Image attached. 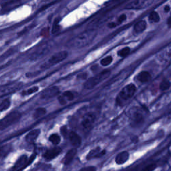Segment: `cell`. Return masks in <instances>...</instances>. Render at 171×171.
<instances>
[{
    "label": "cell",
    "instance_id": "6da1fadb",
    "mask_svg": "<svg viewBox=\"0 0 171 171\" xmlns=\"http://www.w3.org/2000/svg\"><path fill=\"white\" fill-rule=\"evenodd\" d=\"M96 36V31L89 30L83 31L71 40L69 45L73 48H81L90 44Z\"/></svg>",
    "mask_w": 171,
    "mask_h": 171
},
{
    "label": "cell",
    "instance_id": "7a4b0ae2",
    "mask_svg": "<svg viewBox=\"0 0 171 171\" xmlns=\"http://www.w3.org/2000/svg\"><path fill=\"white\" fill-rule=\"evenodd\" d=\"M110 75V70H104L102 72L99 73L98 74L94 76V77L88 79L85 82L84 87L85 89L87 90H91L94 88L96 85L98 84L100 82H102L103 80L106 79L109 77Z\"/></svg>",
    "mask_w": 171,
    "mask_h": 171
},
{
    "label": "cell",
    "instance_id": "3957f363",
    "mask_svg": "<svg viewBox=\"0 0 171 171\" xmlns=\"http://www.w3.org/2000/svg\"><path fill=\"white\" fill-rule=\"evenodd\" d=\"M21 117H22V114L18 111H13L8 114L0 121V131L4 130L10 126L17 123Z\"/></svg>",
    "mask_w": 171,
    "mask_h": 171
},
{
    "label": "cell",
    "instance_id": "277c9868",
    "mask_svg": "<svg viewBox=\"0 0 171 171\" xmlns=\"http://www.w3.org/2000/svg\"><path fill=\"white\" fill-rule=\"evenodd\" d=\"M68 53L66 51H61L59 52L58 53L54 54L50 58L47 62L44 63V64L40 66V69H46L50 68V66H53L55 64H58L62 61H64L65 59L68 57Z\"/></svg>",
    "mask_w": 171,
    "mask_h": 171
},
{
    "label": "cell",
    "instance_id": "5b68a950",
    "mask_svg": "<svg viewBox=\"0 0 171 171\" xmlns=\"http://www.w3.org/2000/svg\"><path fill=\"white\" fill-rule=\"evenodd\" d=\"M128 115L132 124L134 126L138 125L144 120V111L139 108H132L128 112Z\"/></svg>",
    "mask_w": 171,
    "mask_h": 171
},
{
    "label": "cell",
    "instance_id": "8992f818",
    "mask_svg": "<svg viewBox=\"0 0 171 171\" xmlns=\"http://www.w3.org/2000/svg\"><path fill=\"white\" fill-rule=\"evenodd\" d=\"M22 86L23 84L22 82H13L0 86V97L17 92V90L22 88Z\"/></svg>",
    "mask_w": 171,
    "mask_h": 171
},
{
    "label": "cell",
    "instance_id": "52a82bcc",
    "mask_svg": "<svg viewBox=\"0 0 171 171\" xmlns=\"http://www.w3.org/2000/svg\"><path fill=\"white\" fill-rule=\"evenodd\" d=\"M50 50V45L48 44H44L42 45L37 48L36 50H35L32 54L30 55V59L31 60H37L38 59L43 57L44 55H46L48 53L49 51Z\"/></svg>",
    "mask_w": 171,
    "mask_h": 171
},
{
    "label": "cell",
    "instance_id": "ba28073f",
    "mask_svg": "<svg viewBox=\"0 0 171 171\" xmlns=\"http://www.w3.org/2000/svg\"><path fill=\"white\" fill-rule=\"evenodd\" d=\"M136 91H137V87L133 84H130L126 86L121 90L119 94V98L123 100H127L134 96Z\"/></svg>",
    "mask_w": 171,
    "mask_h": 171
},
{
    "label": "cell",
    "instance_id": "9c48e42d",
    "mask_svg": "<svg viewBox=\"0 0 171 171\" xmlns=\"http://www.w3.org/2000/svg\"><path fill=\"white\" fill-rule=\"evenodd\" d=\"M59 94H60V89L57 86L49 87L41 92L40 98L42 100H49L58 96Z\"/></svg>",
    "mask_w": 171,
    "mask_h": 171
},
{
    "label": "cell",
    "instance_id": "30bf717a",
    "mask_svg": "<svg viewBox=\"0 0 171 171\" xmlns=\"http://www.w3.org/2000/svg\"><path fill=\"white\" fill-rule=\"evenodd\" d=\"M152 2L146 1V0H137V1H132L129 2L126 5L125 8L128 9H138L144 8L148 6Z\"/></svg>",
    "mask_w": 171,
    "mask_h": 171
},
{
    "label": "cell",
    "instance_id": "8fae6325",
    "mask_svg": "<svg viewBox=\"0 0 171 171\" xmlns=\"http://www.w3.org/2000/svg\"><path fill=\"white\" fill-rule=\"evenodd\" d=\"M96 116L95 115L92 113H87L85 115H84L82 121L81 125L84 128L88 129L90 128L93 125L94 121H95Z\"/></svg>",
    "mask_w": 171,
    "mask_h": 171
},
{
    "label": "cell",
    "instance_id": "7c38bea8",
    "mask_svg": "<svg viewBox=\"0 0 171 171\" xmlns=\"http://www.w3.org/2000/svg\"><path fill=\"white\" fill-rule=\"evenodd\" d=\"M69 141L70 142L71 144L74 146L75 148H78L82 144V138L80 136L74 131H69L68 134Z\"/></svg>",
    "mask_w": 171,
    "mask_h": 171
},
{
    "label": "cell",
    "instance_id": "4fadbf2b",
    "mask_svg": "<svg viewBox=\"0 0 171 171\" xmlns=\"http://www.w3.org/2000/svg\"><path fill=\"white\" fill-rule=\"evenodd\" d=\"M61 152L62 148L56 146V147H54L53 148L49 149L48 151H46L43 155V157L47 160H51L55 159V157H57L60 154Z\"/></svg>",
    "mask_w": 171,
    "mask_h": 171
},
{
    "label": "cell",
    "instance_id": "5bb4252c",
    "mask_svg": "<svg viewBox=\"0 0 171 171\" xmlns=\"http://www.w3.org/2000/svg\"><path fill=\"white\" fill-rule=\"evenodd\" d=\"M106 150H101L100 147H96L91 150L86 156L87 160H91L94 158H100L106 154Z\"/></svg>",
    "mask_w": 171,
    "mask_h": 171
},
{
    "label": "cell",
    "instance_id": "9a60e30c",
    "mask_svg": "<svg viewBox=\"0 0 171 171\" xmlns=\"http://www.w3.org/2000/svg\"><path fill=\"white\" fill-rule=\"evenodd\" d=\"M74 99V95L71 91H66L62 94V96L58 98V100L61 105H66L69 101H72Z\"/></svg>",
    "mask_w": 171,
    "mask_h": 171
},
{
    "label": "cell",
    "instance_id": "2e32d148",
    "mask_svg": "<svg viewBox=\"0 0 171 171\" xmlns=\"http://www.w3.org/2000/svg\"><path fill=\"white\" fill-rule=\"evenodd\" d=\"M76 153H77V150L75 148L69 150L67 153L65 155L64 159H63L62 163L65 165H69L72 161L73 159H74Z\"/></svg>",
    "mask_w": 171,
    "mask_h": 171
},
{
    "label": "cell",
    "instance_id": "e0dca14e",
    "mask_svg": "<svg viewBox=\"0 0 171 171\" xmlns=\"http://www.w3.org/2000/svg\"><path fill=\"white\" fill-rule=\"evenodd\" d=\"M40 134V129H35V130L30 131L29 133L26 136V141L27 143H29V144H33V143L36 142L37 138L39 137Z\"/></svg>",
    "mask_w": 171,
    "mask_h": 171
},
{
    "label": "cell",
    "instance_id": "ac0fdd59",
    "mask_svg": "<svg viewBox=\"0 0 171 171\" xmlns=\"http://www.w3.org/2000/svg\"><path fill=\"white\" fill-rule=\"evenodd\" d=\"M27 162V156L26 155L21 156L16 162L14 166L12 167L11 171H18L25 166Z\"/></svg>",
    "mask_w": 171,
    "mask_h": 171
},
{
    "label": "cell",
    "instance_id": "d6986e66",
    "mask_svg": "<svg viewBox=\"0 0 171 171\" xmlns=\"http://www.w3.org/2000/svg\"><path fill=\"white\" fill-rule=\"evenodd\" d=\"M129 159V153L127 151H123L118 154L115 158V162L118 165H124Z\"/></svg>",
    "mask_w": 171,
    "mask_h": 171
},
{
    "label": "cell",
    "instance_id": "ffe728a7",
    "mask_svg": "<svg viewBox=\"0 0 171 171\" xmlns=\"http://www.w3.org/2000/svg\"><path fill=\"white\" fill-rule=\"evenodd\" d=\"M137 79L139 82L142 83H146L149 82L151 80V75L148 72L143 71L138 74Z\"/></svg>",
    "mask_w": 171,
    "mask_h": 171
},
{
    "label": "cell",
    "instance_id": "44dd1931",
    "mask_svg": "<svg viewBox=\"0 0 171 171\" xmlns=\"http://www.w3.org/2000/svg\"><path fill=\"white\" fill-rule=\"evenodd\" d=\"M146 26H147V24L146 22L144 20H141L140 22H137L135 24V26L134 27V30L137 33H141L143 31H144L146 28Z\"/></svg>",
    "mask_w": 171,
    "mask_h": 171
},
{
    "label": "cell",
    "instance_id": "7402d4cb",
    "mask_svg": "<svg viewBox=\"0 0 171 171\" xmlns=\"http://www.w3.org/2000/svg\"><path fill=\"white\" fill-rule=\"evenodd\" d=\"M12 151L11 144H5L0 146V157H5Z\"/></svg>",
    "mask_w": 171,
    "mask_h": 171
},
{
    "label": "cell",
    "instance_id": "603a6c76",
    "mask_svg": "<svg viewBox=\"0 0 171 171\" xmlns=\"http://www.w3.org/2000/svg\"><path fill=\"white\" fill-rule=\"evenodd\" d=\"M47 110L45 108L41 107L38 108V109H36V110L34 111V112L33 114V118L34 119H38V118H40L41 117H43L45 114H46Z\"/></svg>",
    "mask_w": 171,
    "mask_h": 171
},
{
    "label": "cell",
    "instance_id": "cb8c5ba5",
    "mask_svg": "<svg viewBox=\"0 0 171 171\" xmlns=\"http://www.w3.org/2000/svg\"><path fill=\"white\" fill-rule=\"evenodd\" d=\"M38 90H39V87L35 86L31 87V88H30L29 89L24 90V91H23L21 94H22V95L23 96H26L31 95V94H33L34 93L37 92Z\"/></svg>",
    "mask_w": 171,
    "mask_h": 171
},
{
    "label": "cell",
    "instance_id": "d4e9b609",
    "mask_svg": "<svg viewBox=\"0 0 171 171\" xmlns=\"http://www.w3.org/2000/svg\"><path fill=\"white\" fill-rule=\"evenodd\" d=\"M49 141L53 144L58 145L60 144L61 141V138L58 134H52L50 136V137H49Z\"/></svg>",
    "mask_w": 171,
    "mask_h": 171
},
{
    "label": "cell",
    "instance_id": "484cf974",
    "mask_svg": "<svg viewBox=\"0 0 171 171\" xmlns=\"http://www.w3.org/2000/svg\"><path fill=\"white\" fill-rule=\"evenodd\" d=\"M11 105V101L9 99H5L0 103V112L8 110Z\"/></svg>",
    "mask_w": 171,
    "mask_h": 171
},
{
    "label": "cell",
    "instance_id": "4316f807",
    "mask_svg": "<svg viewBox=\"0 0 171 171\" xmlns=\"http://www.w3.org/2000/svg\"><path fill=\"white\" fill-rule=\"evenodd\" d=\"M149 20H151L152 22H159L160 21V16L159 13L156 12H152L150 13L148 17Z\"/></svg>",
    "mask_w": 171,
    "mask_h": 171
},
{
    "label": "cell",
    "instance_id": "83f0119b",
    "mask_svg": "<svg viewBox=\"0 0 171 171\" xmlns=\"http://www.w3.org/2000/svg\"><path fill=\"white\" fill-rule=\"evenodd\" d=\"M130 48L126 47V48H124L123 49H122V50H119L118 52V55L120 57L122 58H124L126 56H127V55L130 54Z\"/></svg>",
    "mask_w": 171,
    "mask_h": 171
},
{
    "label": "cell",
    "instance_id": "f1b7e54d",
    "mask_svg": "<svg viewBox=\"0 0 171 171\" xmlns=\"http://www.w3.org/2000/svg\"><path fill=\"white\" fill-rule=\"evenodd\" d=\"M113 61V58L112 56H107L103 58L102 60L100 61V64L103 66H109Z\"/></svg>",
    "mask_w": 171,
    "mask_h": 171
},
{
    "label": "cell",
    "instance_id": "f546056e",
    "mask_svg": "<svg viewBox=\"0 0 171 171\" xmlns=\"http://www.w3.org/2000/svg\"><path fill=\"white\" fill-rule=\"evenodd\" d=\"M170 86H171V84L169 80H163L161 83H160V89L162 90H166L170 88Z\"/></svg>",
    "mask_w": 171,
    "mask_h": 171
},
{
    "label": "cell",
    "instance_id": "4dcf8cb0",
    "mask_svg": "<svg viewBox=\"0 0 171 171\" xmlns=\"http://www.w3.org/2000/svg\"><path fill=\"white\" fill-rule=\"evenodd\" d=\"M60 29V25H59V22L57 20H55V22L53 24V26H52L51 33L52 34H55L58 32Z\"/></svg>",
    "mask_w": 171,
    "mask_h": 171
},
{
    "label": "cell",
    "instance_id": "1f68e13d",
    "mask_svg": "<svg viewBox=\"0 0 171 171\" xmlns=\"http://www.w3.org/2000/svg\"><path fill=\"white\" fill-rule=\"evenodd\" d=\"M156 167H157V166L156 164H155V163L151 164V165H148L147 166H144V168L140 170L139 171H153L156 169Z\"/></svg>",
    "mask_w": 171,
    "mask_h": 171
},
{
    "label": "cell",
    "instance_id": "d6a6232c",
    "mask_svg": "<svg viewBox=\"0 0 171 171\" xmlns=\"http://www.w3.org/2000/svg\"><path fill=\"white\" fill-rule=\"evenodd\" d=\"M50 34V31L49 27H46V28H44L41 31V36H42L44 37H47Z\"/></svg>",
    "mask_w": 171,
    "mask_h": 171
},
{
    "label": "cell",
    "instance_id": "836d02e7",
    "mask_svg": "<svg viewBox=\"0 0 171 171\" xmlns=\"http://www.w3.org/2000/svg\"><path fill=\"white\" fill-rule=\"evenodd\" d=\"M126 19V16L125 14H122L119 17H118V21L116 22V25L117 26L120 25V24H121L122 23L124 22Z\"/></svg>",
    "mask_w": 171,
    "mask_h": 171
},
{
    "label": "cell",
    "instance_id": "e575fe53",
    "mask_svg": "<svg viewBox=\"0 0 171 171\" xmlns=\"http://www.w3.org/2000/svg\"><path fill=\"white\" fill-rule=\"evenodd\" d=\"M77 78L79 80H86L87 78V74L84 72L80 73L77 76Z\"/></svg>",
    "mask_w": 171,
    "mask_h": 171
},
{
    "label": "cell",
    "instance_id": "d590c367",
    "mask_svg": "<svg viewBox=\"0 0 171 171\" xmlns=\"http://www.w3.org/2000/svg\"><path fill=\"white\" fill-rule=\"evenodd\" d=\"M96 167L94 166H88L86 167V168L82 169L80 171H96Z\"/></svg>",
    "mask_w": 171,
    "mask_h": 171
},
{
    "label": "cell",
    "instance_id": "8d00e7d4",
    "mask_svg": "<svg viewBox=\"0 0 171 171\" xmlns=\"http://www.w3.org/2000/svg\"><path fill=\"white\" fill-rule=\"evenodd\" d=\"M167 26H169V27H171V15L170 16V17L168 18V20H167Z\"/></svg>",
    "mask_w": 171,
    "mask_h": 171
},
{
    "label": "cell",
    "instance_id": "74e56055",
    "mask_svg": "<svg viewBox=\"0 0 171 171\" xmlns=\"http://www.w3.org/2000/svg\"><path fill=\"white\" fill-rule=\"evenodd\" d=\"M170 10V6L169 5H166L165 7V8H164V11H165V13H168L169 11Z\"/></svg>",
    "mask_w": 171,
    "mask_h": 171
}]
</instances>
